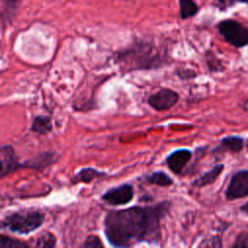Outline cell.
I'll return each instance as SVG.
<instances>
[{"instance_id": "cell-16", "label": "cell", "mask_w": 248, "mask_h": 248, "mask_svg": "<svg viewBox=\"0 0 248 248\" xmlns=\"http://www.w3.org/2000/svg\"><path fill=\"white\" fill-rule=\"evenodd\" d=\"M55 245V236L50 232H45L33 240L30 248H53Z\"/></svg>"}, {"instance_id": "cell-20", "label": "cell", "mask_w": 248, "mask_h": 248, "mask_svg": "<svg viewBox=\"0 0 248 248\" xmlns=\"http://www.w3.org/2000/svg\"><path fill=\"white\" fill-rule=\"evenodd\" d=\"M79 248H104V245L97 235H89Z\"/></svg>"}, {"instance_id": "cell-22", "label": "cell", "mask_w": 248, "mask_h": 248, "mask_svg": "<svg viewBox=\"0 0 248 248\" xmlns=\"http://www.w3.org/2000/svg\"><path fill=\"white\" fill-rule=\"evenodd\" d=\"M232 248H248V232H240L236 236Z\"/></svg>"}, {"instance_id": "cell-4", "label": "cell", "mask_w": 248, "mask_h": 248, "mask_svg": "<svg viewBox=\"0 0 248 248\" xmlns=\"http://www.w3.org/2000/svg\"><path fill=\"white\" fill-rule=\"evenodd\" d=\"M219 34L231 46L241 48L248 45V28L234 19H224L217 24Z\"/></svg>"}, {"instance_id": "cell-15", "label": "cell", "mask_w": 248, "mask_h": 248, "mask_svg": "<svg viewBox=\"0 0 248 248\" xmlns=\"http://www.w3.org/2000/svg\"><path fill=\"white\" fill-rule=\"evenodd\" d=\"M200 11L199 5L192 0L179 1V16L181 19H188L195 16Z\"/></svg>"}, {"instance_id": "cell-18", "label": "cell", "mask_w": 248, "mask_h": 248, "mask_svg": "<svg viewBox=\"0 0 248 248\" xmlns=\"http://www.w3.org/2000/svg\"><path fill=\"white\" fill-rule=\"evenodd\" d=\"M0 248H30V245L8 236L0 235Z\"/></svg>"}, {"instance_id": "cell-3", "label": "cell", "mask_w": 248, "mask_h": 248, "mask_svg": "<svg viewBox=\"0 0 248 248\" xmlns=\"http://www.w3.org/2000/svg\"><path fill=\"white\" fill-rule=\"evenodd\" d=\"M45 215L38 209H23L8 215L0 224L2 229H7L17 233H28L39 228Z\"/></svg>"}, {"instance_id": "cell-17", "label": "cell", "mask_w": 248, "mask_h": 248, "mask_svg": "<svg viewBox=\"0 0 248 248\" xmlns=\"http://www.w3.org/2000/svg\"><path fill=\"white\" fill-rule=\"evenodd\" d=\"M205 60H206L207 68L210 73H218L225 70L223 61L219 59L214 52L207 50L205 53Z\"/></svg>"}, {"instance_id": "cell-2", "label": "cell", "mask_w": 248, "mask_h": 248, "mask_svg": "<svg viewBox=\"0 0 248 248\" xmlns=\"http://www.w3.org/2000/svg\"><path fill=\"white\" fill-rule=\"evenodd\" d=\"M115 61L125 72L151 70L168 63L167 52L148 39H137L115 55Z\"/></svg>"}, {"instance_id": "cell-25", "label": "cell", "mask_w": 248, "mask_h": 248, "mask_svg": "<svg viewBox=\"0 0 248 248\" xmlns=\"http://www.w3.org/2000/svg\"><path fill=\"white\" fill-rule=\"evenodd\" d=\"M242 108H243L245 111L248 112V99L243 102V104H242Z\"/></svg>"}, {"instance_id": "cell-6", "label": "cell", "mask_w": 248, "mask_h": 248, "mask_svg": "<svg viewBox=\"0 0 248 248\" xmlns=\"http://www.w3.org/2000/svg\"><path fill=\"white\" fill-rule=\"evenodd\" d=\"M179 100V94L170 88H161L151 94L148 99V105L157 111L169 110Z\"/></svg>"}, {"instance_id": "cell-7", "label": "cell", "mask_w": 248, "mask_h": 248, "mask_svg": "<svg viewBox=\"0 0 248 248\" xmlns=\"http://www.w3.org/2000/svg\"><path fill=\"white\" fill-rule=\"evenodd\" d=\"M134 194V187L129 183H124L106 191L102 200L110 205H124L133 200Z\"/></svg>"}, {"instance_id": "cell-26", "label": "cell", "mask_w": 248, "mask_h": 248, "mask_svg": "<svg viewBox=\"0 0 248 248\" xmlns=\"http://www.w3.org/2000/svg\"><path fill=\"white\" fill-rule=\"evenodd\" d=\"M244 146H245V148H246V150L248 151V138L246 139V140H245V142H244Z\"/></svg>"}, {"instance_id": "cell-24", "label": "cell", "mask_w": 248, "mask_h": 248, "mask_svg": "<svg viewBox=\"0 0 248 248\" xmlns=\"http://www.w3.org/2000/svg\"><path fill=\"white\" fill-rule=\"evenodd\" d=\"M240 210L248 214V202H246L245 204H243V205L240 207Z\"/></svg>"}, {"instance_id": "cell-14", "label": "cell", "mask_w": 248, "mask_h": 248, "mask_svg": "<svg viewBox=\"0 0 248 248\" xmlns=\"http://www.w3.org/2000/svg\"><path fill=\"white\" fill-rule=\"evenodd\" d=\"M146 181L151 185L160 187H169L173 184V179L163 170H156L146 176Z\"/></svg>"}, {"instance_id": "cell-19", "label": "cell", "mask_w": 248, "mask_h": 248, "mask_svg": "<svg viewBox=\"0 0 248 248\" xmlns=\"http://www.w3.org/2000/svg\"><path fill=\"white\" fill-rule=\"evenodd\" d=\"M222 241L220 236L214 235L210 236L209 238H205L200 245L199 248H221Z\"/></svg>"}, {"instance_id": "cell-13", "label": "cell", "mask_w": 248, "mask_h": 248, "mask_svg": "<svg viewBox=\"0 0 248 248\" xmlns=\"http://www.w3.org/2000/svg\"><path fill=\"white\" fill-rule=\"evenodd\" d=\"M31 131L40 135H46L52 130L51 119L47 115H37L31 124Z\"/></svg>"}, {"instance_id": "cell-10", "label": "cell", "mask_w": 248, "mask_h": 248, "mask_svg": "<svg viewBox=\"0 0 248 248\" xmlns=\"http://www.w3.org/2000/svg\"><path fill=\"white\" fill-rule=\"evenodd\" d=\"M244 148V140L238 136H227L221 139L218 145L212 150L213 154L239 153Z\"/></svg>"}, {"instance_id": "cell-1", "label": "cell", "mask_w": 248, "mask_h": 248, "mask_svg": "<svg viewBox=\"0 0 248 248\" xmlns=\"http://www.w3.org/2000/svg\"><path fill=\"white\" fill-rule=\"evenodd\" d=\"M170 202L164 201L149 206H133L110 211L105 219L108 240L115 247L128 248L139 241H154L160 234L161 221Z\"/></svg>"}, {"instance_id": "cell-8", "label": "cell", "mask_w": 248, "mask_h": 248, "mask_svg": "<svg viewBox=\"0 0 248 248\" xmlns=\"http://www.w3.org/2000/svg\"><path fill=\"white\" fill-rule=\"evenodd\" d=\"M22 167L17 160L15 149L12 145L0 146V178L10 174Z\"/></svg>"}, {"instance_id": "cell-5", "label": "cell", "mask_w": 248, "mask_h": 248, "mask_svg": "<svg viewBox=\"0 0 248 248\" xmlns=\"http://www.w3.org/2000/svg\"><path fill=\"white\" fill-rule=\"evenodd\" d=\"M228 201H234L248 196V170H240L233 173L225 191Z\"/></svg>"}, {"instance_id": "cell-11", "label": "cell", "mask_w": 248, "mask_h": 248, "mask_svg": "<svg viewBox=\"0 0 248 248\" xmlns=\"http://www.w3.org/2000/svg\"><path fill=\"white\" fill-rule=\"evenodd\" d=\"M225 169L224 164H217L216 166H214L212 169H210L208 171L204 172L202 175H201L199 178L195 179L191 185L197 188H202L205 186H208L210 184H213L218 177L221 175V173L223 172Z\"/></svg>"}, {"instance_id": "cell-9", "label": "cell", "mask_w": 248, "mask_h": 248, "mask_svg": "<svg viewBox=\"0 0 248 248\" xmlns=\"http://www.w3.org/2000/svg\"><path fill=\"white\" fill-rule=\"evenodd\" d=\"M192 158V152L187 148H179L170 152L166 158V165L174 174H181Z\"/></svg>"}, {"instance_id": "cell-23", "label": "cell", "mask_w": 248, "mask_h": 248, "mask_svg": "<svg viewBox=\"0 0 248 248\" xmlns=\"http://www.w3.org/2000/svg\"><path fill=\"white\" fill-rule=\"evenodd\" d=\"M236 3H239V2H235V1H218V2H215L214 5L217 6L221 11H224L227 8L232 7Z\"/></svg>"}, {"instance_id": "cell-21", "label": "cell", "mask_w": 248, "mask_h": 248, "mask_svg": "<svg viewBox=\"0 0 248 248\" xmlns=\"http://www.w3.org/2000/svg\"><path fill=\"white\" fill-rule=\"evenodd\" d=\"M175 75L183 80H189L197 77V72L191 68H178L175 72Z\"/></svg>"}, {"instance_id": "cell-12", "label": "cell", "mask_w": 248, "mask_h": 248, "mask_svg": "<svg viewBox=\"0 0 248 248\" xmlns=\"http://www.w3.org/2000/svg\"><path fill=\"white\" fill-rule=\"evenodd\" d=\"M104 176H107V173L104 171H100L96 169L93 168H84L81 169L78 172H77L74 177L72 178V183L77 184V183H89L95 179L102 178Z\"/></svg>"}]
</instances>
